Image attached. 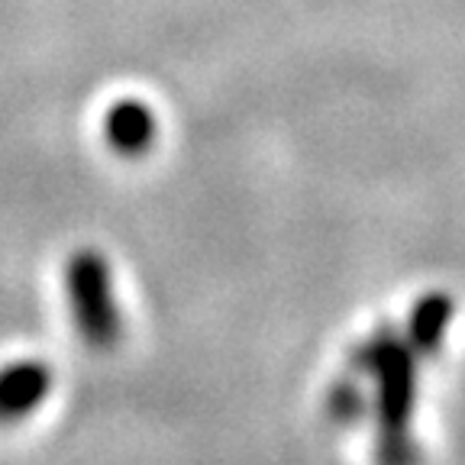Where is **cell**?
Returning <instances> with one entry per match:
<instances>
[{"label":"cell","instance_id":"obj_2","mask_svg":"<svg viewBox=\"0 0 465 465\" xmlns=\"http://www.w3.org/2000/svg\"><path fill=\"white\" fill-rule=\"evenodd\" d=\"M52 369L43 359H20L0 369V423H16L29 417L49 398Z\"/></svg>","mask_w":465,"mask_h":465},{"label":"cell","instance_id":"obj_1","mask_svg":"<svg viewBox=\"0 0 465 465\" xmlns=\"http://www.w3.org/2000/svg\"><path fill=\"white\" fill-rule=\"evenodd\" d=\"M65 298L74 330L94 349L116 346L124 333V320L114 294V272L104 252L84 246L74 249L65 262Z\"/></svg>","mask_w":465,"mask_h":465},{"label":"cell","instance_id":"obj_3","mask_svg":"<svg viewBox=\"0 0 465 465\" xmlns=\"http://www.w3.org/2000/svg\"><path fill=\"white\" fill-rule=\"evenodd\" d=\"M104 136L110 149L120 153L124 159H143L159 139V120L153 107L139 97H124L104 116Z\"/></svg>","mask_w":465,"mask_h":465}]
</instances>
